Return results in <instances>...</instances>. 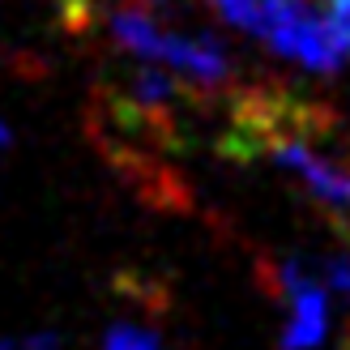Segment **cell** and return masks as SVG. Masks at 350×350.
<instances>
[{
  "label": "cell",
  "instance_id": "8992f818",
  "mask_svg": "<svg viewBox=\"0 0 350 350\" xmlns=\"http://www.w3.org/2000/svg\"><path fill=\"white\" fill-rule=\"evenodd\" d=\"M325 26L334 30L338 47L350 56V0H329V13H325Z\"/></svg>",
  "mask_w": 350,
  "mask_h": 350
},
{
  "label": "cell",
  "instance_id": "5b68a950",
  "mask_svg": "<svg viewBox=\"0 0 350 350\" xmlns=\"http://www.w3.org/2000/svg\"><path fill=\"white\" fill-rule=\"evenodd\" d=\"M260 5L265 0H214V9L226 17L231 26H239V30H256V17H260Z\"/></svg>",
  "mask_w": 350,
  "mask_h": 350
},
{
  "label": "cell",
  "instance_id": "9c48e42d",
  "mask_svg": "<svg viewBox=\"0 0 350 350\" xmlns=\"http://www.w3.org/2000/svg\"><path fill=\"white\" fill-rule=\"evenodd\" d=\"M342 350H350V334H346V342H342Z\"/></svg>",
  "mask_w": 350,
  "mask_h": 350
},
{
  "label": "cell",
  "instance_id": "6da1fadb",
  "mask_svg": "<svg viewBox=\"0 0 350 350\" xmlns=\"http://www.w3.org/2000/svg\"><path fill=\"white\" fill-rule=\"evenodd\" d=\"M111 39L129 51L137 60H150V64H163L171 73H180L184 81L201 85V90H218V85L231 81V64H226V51L214 43V39H192V34H180V30H167L154 22V13L146 9H116L111 13Z\"/></svg>",
  "mask_w": 350,
  "mask_h": 350
},
{
  "label": "cell",
  "instance_id": "277c9868",
  "mask_svg": "<svg viewBox=\"0 0 350 350\" xmlns=\"http://www.w3.org/2000/svg\"><path fill=\"white\" fill-rule=\"evenodd\" d=\"M103 350H163V342L146 325H111V334H107V342H103Z\"/></svg>",
  "mask_w": 350,
  "mask_h": 350
},
{
  "label": "cell",
  "instance_id": "52a82bcc",
  "mask_svg": "<svg viewBox=\"0 0 350 350\" xmlns=\"http://www.w3.org/2000/svg\"><path fill=\"white\" fill-rule=\"evenodd\" d=\"M325 282L350 299V256H334V260H329V265H325Z\"/></svg>",
  "mask_w": 350,
  "mask_h": 350
},
{
  "label": "cell",
  "instance_id": "ba28073f",
  "mask_svg": "<svg viewBox=\"0 0 350 350\" xmlns=\"http://www.w3.org/2000/svg\"><path fill=\"white\" fill-rule=\"evenodd\" d=\"M0 146H9V124L0 120Z\"/></svg>",
  "mask_w": 350,
  "mask_h": 350
},
{
  "label": "cell",
  "instance_id": "3957f363",
  "mask_svg": "<svg viewBox=\"0 0 350 350\" xmlns=\"http://www.w3.org/2000/svg\"><path fill=\"white\" fill-rule=\"evenodd\" d=\"M273 282L278 295L286 299L291 317L282 329V350H312L325 338V291L308 278V269H299L295 260L273 265Z\"/></svg>",
  "mask_w": 350,
  "mask_h": 350
},
{
  "label": "cell",
  "instance_id": "7a4b0ae2",
  "mask_svg": "<svg viewBox=\"0 0 350 350\" xmlns=\"http://www.w3.org/2000/svg\"><path fill=\"white\" fill-rule=\"evenodd\" d=\"M252 34L265 39L278 56L299 60L312 73H334V68L346 64V51L338 47L334 30H329L325 17H317L304 0H265Z\"/></svg>",
  "mask_w": 350,
  "mask_h": 350
}]
</instances>
